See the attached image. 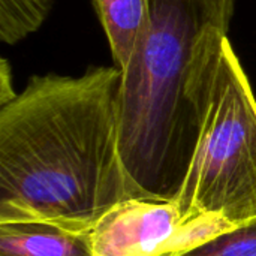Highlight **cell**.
I'll return each instance as SVG.
<instances>
[{"label":"cell","instance_id":"ba28073f","mask_svg":"<svg viewBox=\"0 0 256 256\" xmlns=\"http://www.w3.org/2000/svg\"><path fill=\"white\" fill-rule=\"evenodd\" d=\"M10 80H12V74H10V68L6 58H2V68H0V105L9 102L10 99H14L16 96V93L14 92L12 86H10Z\"/></svg>","mask_w":256,"mask_h":256},{"label":"cell","instance_id":"5b68a950","mask_svg":"<svg viewBox=\"0 0 256 256\" xmlns=\"http://www.w3.org/2000/svg\"><path fill=\"white\" fill-rule=\"evenodd\" d=\"M0 256H94L92 230L44 220L0 222Z\"/></svg>","mask_w":256,"mask_h":256},{"label":"cell","instance_id":"277c9868","mask_svg":"<svg viewBox=\"0 0 256 256\" xmlns=\"http://www.w3.org/2000/svg\"><path fill=\"white\" fill-rule=\"evenodd\" d=\"M234 228L216 214L186 213L176 201L128 198L92 228L94 256H174Z\"/></svg>","mask_w":256,"mask_h":256},{"label":"cell","instance_id":"52a82bcc","mask_svg":"<svg viewBox=\"0 0 256 256\" xmlns=\"http://www.w3.org/2000/svg\"><path fill=\"white\" fill-rule=\"evenodd\" d=\"M174 256H256V219L226 230Z\"/></svg>","mask_w":256,"mask_h":256},{"label":"cell","instance_id":"8992f818","mask_svg":"<svg viewBox=\"0 0 256 256\" xmlns=\"http://www.w3.org/2000/svg\"><path fill=\"white\" fill-rule=\"evenodd\" d=\"M106 34L114 66L124 70L146 33L152 0H92Z\"/></svg>","mask_w":256,"mask_h":256},{"label":"cell","instance_id":"6da1fadb","mask_svg":"<svg viewBox=\"0 0 256 256\" xmlns=\"http://www.w3.org/2000/svg\"><path fill=\"white\" fill-rule=\"evenodd\" d=\"M120 80L116 66L34 75L0 105V222L92 230L129 198L117 138Z\"/></svg>","mask_w":256,"mask_h":256},{"label":"cell","instance_id":"3957f363","mask_svg":"<svg viewBox=\"0 0 256 256\" xmlns=\"http://www.w3.org/2000/svg\"><path fill=\"white\" fill-rule=\"evenodd\" d=\"M176 202L189 214H216L234 226L256 219V99L230 38L201 142Z\"/></svg>","mask_w":256,"mask_h":256},{"label":"cell","instance_id":"7a4b0ae2","mask_svg":"<svg viewBox=\"0 0 256 256\" xmlns=\"http://www.w3.org/2000/svg\"><path fill=\"white\" fill-rule=\"evenodd\" d=\"M234 0H152L117 96L129 198L177 201L213 104Z\"/></svg>","mask_w":256,"mask_h":256}]
</instances>
